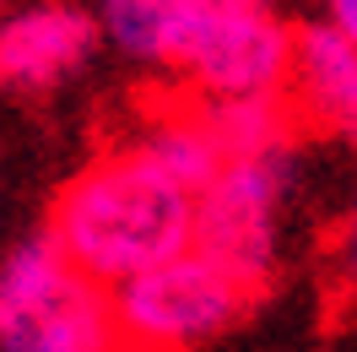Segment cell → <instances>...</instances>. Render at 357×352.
Here are the masks:
<instances>
[{
    "instance_id": "cell-11",
    "label": "cell",
    "mask_w": 357,
    "mask_h": 352,
    "mask_svg": "<svg viewBox=\"0 0 357 352\" xmlns=\"http://www.w3.org/2000/svg\"><path fill=\"white\" fill-rule=\"evenodd\" d=\"M325 22H331L335 33H341V38L357 49V0H335L331 11H325Z\"/></svg>"
},
{
    "instance_id": "cell-9",
    "label": "cell",
    "mask_w": 357,
    "mask_h": 352,
    "mask_svg": "<svg viewBox=\"0 0 357 352\" xmlns=\"http://www.w3.org/2000/svg\"><path fill=\"white\" fill-rule=\"evenodd\" d=\"M201 119L222 163L266 157L276 147H292V103L287 98H233V103H201Z\"/></svg>"
},
{
    "instance_id": "cell-8",
    "label": "cell",
    "mask_w": 357,
    "mask_h": 352,
    "mask_svg": "<svg viewBox=\"0 0 357 352\" xmlns=\"http://www.w3.org/2000/svg\"><path fill=\"white\" fill-rule=\"evenodd\" d=\"M130 152H141L152 163L157 174H168L178 190H190V196H201L211 179L222 174V152H217V141L206 131L201 109H162L152 114L135 141H125Z\"/></svg>"
},
{
    "instance_id": "cell-2",
    "label": "cell",
    "mask_w": 357,
    "mask_h": 352,
    "mask_svg": "<svg viewBox=\"0 0 357 352\" xmlns=\"http://www.w3.org/2000/svg\"><path fill=\"white\" fill-rule=\"evenodd\" d=\"M190 233H195V196L157 174L130 147H114L92 157L82 174H70L44 228L60 261L98 293H114L119 282L184 255Z\"/></svg>"
},
{
    "instance_id": "cell-4",
    "label": "cell",
    "mask_w": 357,
    "mask_h": 352,
    "mask_svg": "<svg viewBox=\"0 0 357 352\" xmlns=\"http://www.w3.org/2000/svg\"><path fill=\"white\" fill-rule=\"evenodd\" d=\"M298 184V152L276 147L266 157L222 163V174L195 196V233L190 249L222 265L249 293H260L282 255V212Z\"/></svg>"
},
{
    "instance_id": "cell-5",
    "label": "cell",
    "mask_w": 357,
    "mask_h": 352,
    "mask_svg": "<svg viewBox=\"0 0 357 352\" xmlns=\"http://www.w3.org/2000/svg\"><path fill=\"white\" fill-rule=\"evenodd\" d=\"M249 287H238L222 265L184 249L174 261L141 271L109 293V314L125 352H195L222 336L249 309Z\"/></svg>"
},
{
    "instance_id": "cell-3",
    "label": "cell",
    "mask_w": 357,
    "mask_h": 352,
    "mask_svg": "<svg viewBox=\"0 0 357 352\" xmlns=\"http://www.w3.org/2000/svg\"><path fill=\"white\" fill-rule=\"evenodd\" d=\"M0 352H125L109 293L82 282L44 233L0 255Z\"/></svg>"
},
{
    "instance_id": "cell-7",
    "label": "cell",
    "mask_w": 357,
    "mask_h": 352,
    "mask_svg": "<svg viewBox=\"0 0 357 352\" xmlns=\"http://www.w3.org/2000/svg\"><path fill=\"white\" fill-rule=\"evenodd\" d=\"M292 114L331 135L357 141V49L325 17L292 27Z\"/></svg>"
},
{
    "instance_id": "cell-10",
    "label": "cell",
    "mask_w": 357,
    "mask_h": 352,
    "mask_svg": "<svg viewBox=\"0 0 357 352\" xmlns=\"http://www.w3.org/2000/svg\"><path fill=\"white\" fill-rule=\"evenodd\" d=\"M335 261H341V271L357 282V200L352 212H347V222H341V239H335Z\"/></svg>"
},
{
    "instance_id": "cell-1",
    "label": "cell",
    "mask_w": 357,
    "mask_h": 352,
    "mask_svg": "<svg viewBox=\"0 0 357 352\" xmlns=\"http://www.w3.org/2000/svg\"><path fill=\"white\" fill-rule=\"evenodd\" d=\"M98 38H109L135 66L178 71L206 103L233 98H287L292 22L255 0H109L92 11Z\"/></svg>"
},
{
    "instance_id": "cell-6",
    "label": "cell",
    "mask_w": 357,
    "mask_h": 352,
    "mask_svg": "<svg viewBox=\"0 0 357 352\" xmlns=\"http://www.w3.org/2000/svg\"><path fill=\"white\" fill-rule=\"evenodd\" d=\"M98 22L82 6H22L0 11V87L44 92L92 60Z\"/></svg>"
}]
</instances>
